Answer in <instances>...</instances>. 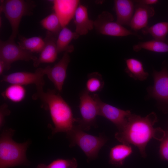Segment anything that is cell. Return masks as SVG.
<instances>
[{
    "label": "cell",
    "mask_w": 168,
    "mask_h": 168,
    "mask_svg": "<svg viewBox=\"0 0 168 168\" xmlns=\"http://www.w3.org/2000/svg\"><path fill=\"white\" fill-rule=\"evenodd\" d=\"M79 2L77 0L53 1L54 12L58 17L63 28L66 26L74 18Z\"/></svg>",
    "instance_id": "4fadbf2b"
},
{
    "label": "cell",
    "mask_w": 168,
    "mask_h": 168,
    "mask_svg": "<svg viewBox=\"0 0 168 168\" xmlns=\"http://www.w3.org/2000/svg\"><path fill=\"white\" fill-rule=\"evenodd\" d=\"M67 133L70 142V147L78 146L89 160L98 157L100 150L107 141L106 138L103 135L95 136L85 132L78 125H74Z\"/></svg>",
    "instance_id": "277c9868"
},
{
    "label": "cell",
    "mask_w": 168,
    "mask_h": 168,
    "mask_svg": "<svg viewBox=\"0 0 168 168\" xmlns=\"http://www.w3.org/2000/svg\"><path fill=\"white\" fill-rule=\"evenodd\" d=\"M36 5L33 1L23 0H6L1 1L0 11L8 20L12 28L9 38L15 40L18 33L22 17L30 16Z\"/></svg>",
    "instance_id": "5b68a950"
},
{
    "label": "cell",
    "mask_w": 168,
    "mask_h": 168,
    "mask_svg": "<svg viewBox=\"0 0 168 168\" xmlns=\"http://www.w3.org/2000/svg\"><path fill=\"white\" fill-rule=\"evenodd\" d=\"M112 14L108 11L103 12L94 21V26L99 33L114 36H125L133 35L139 37L116 21L114 22Z\"/></svg>",
    "instance_id": "ba28073f"
},
{
    "label": "cell",
    "mask_w": 168,
    "mask_h": 168,
    "mask_svg": "<svg viewBox=\"0 0 168 168\" xmlns=\"http://www.w3.org/2000/svg\"><path fill=\"white\" fill-rule=\"evenodd\" d=\"M80 35L75 32H72L66 26L63 27L58 35L56 40V46L58 53H71L73 51L74 47L70 44L73 39H76Z\"/></svg>",
    "instance_id": "ac0fdd59"
},
{
    "label": "cell",
    "mask_w": 168,
    "mask_h": 168,
    "mask_svg": "<svg viewBox=\"0 0 168 168\" xmlns=\"http://www.w3.org/2000/svg\"><path fill=\"white\" fill-rule=\"evenodd\" d=\"M68 53H64L61 59L52 67L48 66L42 68L43 72L53 83L56 90L62 91L64 82L67 77V71L70 62Z\"/></svg>",
    "instance_id": "7c38bea8"
},
{
    "label": "cell",
    "mask_w": 168,
    "mask_h": 168,
    "mask_svg": "<svg viewBox=\"0 0 168 168\" xmlns=\"http://www.w3.org/2000/svg\"><path fill=\"white\" fill-rule=\"evenodd\" d=\"M18 45L21 48L33 53H40L43 48L45 42L40 36L26 38L18 35Z\"/></svg>",
    "instance_id": "44dd1931"
},
{
    "label": "cell",
    "mask_w": 168,
    "mask_h": 168,
    "mask_svg": "<svg viewBox=\"0 0 168 168\" xmlns=\"http://www.w3.org/2000/svg\"><path fill=\"white\" fill-rule=\"evenodd\" d=\"M144 34H149L155 40L166 41L168 34V22H160L142 29Z\"/></svg>",
    "instance_id": "cb8c5ba5"
},
{
    "label": "cell",
    "mask_w": 168,
    "mask_h": 168,
    "mask_svg": "<svg viewBox=\"0 0 168 168\" xmlns=\"http://www.w3.org/2000/svg\"><path fill=\"white\" fill-rule=\"evenodd\" d=\"M3 98L14 103L23 101L25 98L26 90L24 86L17 84H10L1 94Z\"/></svg>",
    "instance_id": "7402d4cb"
},
{
    "label": "cell",
    "mask_w": 168,
    "mask_h": 168,
    "mask_svg": "<svg viewBox=\"0 0 168 168\" xmlns=\"http://www.w3.org/2000/svg\"><path fill=\"white\" fill-rule=\"evenodd\" d=\"M134 1L130 0H115L114 8L116 21L123 26H129L135 10Z\"/></svg>",
    "instance_id": "2e32d148"
},
{
    "label": "cell",
    "mask_w": 168,
    "mask_h": 168,
    "mask_svg": "<svg viewBox=\"0 0 168 168\" xmlns=\"http://www.w3.org/2000/svg\"><path fill=\"white\" fill-rule=\"evenodd\" d=\"M132 152L133 149L130 145L122 143L116 145L110 149L109 162L114 166H121Z\"/></svg>",
    "instance_id": "d6986e66"
},
{
    "label": "cell",
    "mask_w": 168,
    "mask_h": 168,
    "mask_svg": "<svg viewBox=\"0 0 168 168\" xmlns=\"http://www.w3.org/2000/svg\"><path fill=\"white\" fill-rule=\"evenodd\" d=\"M37 57L33 53L21 48L16 44L14 40L9 38L0 42V61L4 63L5 70H9L11 64L18 61L35 60Z\"/></svg>",
    "instance_id": "8992f818"
},
{
    "label": "cell",
    "mask_w": 168,
    "mask_h": 168,
    "mask_svg": "<svg viewBox=\"0 0 168 168\" xmlns=\"http://www.w3.org/2000/svg\"><path fill=\"white\" fill-rule=\"evenodd\" d=\"M96 98L99 106V115L102 116L113 123L119 131L121 130L131 114L130 110H124L103 102L98 95Z\"/></svg>",
    "instance_id": "8fae6325"
},
{
    "label": "cell",
    "mask_w": 168,
    "mask_h": 168,
    "mask_svg": "<svg viewBox=\"0 0 168 168\" xmlns=\"http://www.w3.org/2000/svg\"><path fill=\"white\" fill-rule=\"evenodd\" d=\"M135 2L140 3L147 6L156 4L159 1L158 0H139L134 1Z\"/></svg>",
    "instance_id": "f546056e"
},
{
    "label": "cell",
    "mask_w": 168,
    "mask_h": 168,
    "mask_svg": "<svg viewBox=\"0 0 168 168\" xmlns=\"http://www.w3.org/2000/svg\"><path fill=\"white\" fill-rule=\"evenodd\" d=\"M96 94H90L85 90L80 96L79 108L82 116L78 125L84 131L89 130L96 124V117L99 115V106Z\"/></svg>",
    "instance_id": "52a82bcc"
},
{
    "label": "cell",
    "mask_w": 168,
    "mask_h": 168,
    "mask_svg": "<svg viewBox=\"0 0 168 168\" xmlns=\"http://www.w3.org/2000/svg\"><path fill=\"white\" fill-rule=\"evenodd\" d=\"M159 153L161 159L168 162V128L161 141Z\"/></svg>",
    "instance_id": "83f0119b"
},
{
    "label": "cell",
    "mask_w": 168,
    "mask_h": 168,
    "mask_svg": "<svg viewBox=\"0 0 168 168\" xmlns=\"http://www.w3.org/2000/svg\"><path fill=\"white\" fill-rule=\"evenodd\" d=\"M134 2L136 3L134 12L129 26L136 31L147 26L148 20L154 16L155 11L151 6Z\"/></svg>",
    "instance_id": "9a60e30c"
},
{
    "label": "cell",
    "mask_w": 168,
    "mask_h": 168,
    "mask_svg": "<svg viewBox=\"0 0 168 168\" xmlns=\"http://www.w3.org/2000/svg\"><path fill=\"white\" fill-rule=\"evenodd\" d=\"M104 85L101 75L97 72H93L88 75L85 90L89 93L95 94L101 91Z\"/></svg>",
    "instance_id": "d4e9b609"
},
{
    "label": "cell",
    "mask_w": 168,
    "mask_h": 168,
    "mask_svg": "<svg viewBox=\"0 0 168 168\" xmlns=\"http://www.w3.org/2000/svg\"><path fill=\"white\" fill-rule=\"evenodd\" d=\"M14 130H4L0 137V168H9L28 163L26 151L30 142L22 143L14 141L12 138Z\"/></svg>",
    "instance_id": "3957f363"
},
{
    "label": "cell",
    "mask_w": 168,
    "mask_h": 168,
    "mask_svg": "<svg viewBox=\"0 0 168 168\" xmlns=\"http://www.w3.org/2000/svg\"><path fill=\"white\" fill-rule=\"evenodd\" d=\"M157 121L154 112L145 117L131 114L124 127L116 133L115 138L121 143L135 145L142 156L145 157L146 147L150 141L153 138L161 141L165 135V131L161 128H154Z\"/></svg>",
    "instance_id": "6da1fadb"
},
{
    "label": "cell",
    "mask_w": 168,
    "mask_h": 168,
    "mask_svg": "<svg viewBox=\"0 0 168 168\" xmlns=\"http://www.w3.org/2000/svg\"><path fill=\"white\" fill-rule=\"evenodd\" d=\"M154 84L147 89L149 96L164 105L168 106V70L166 66L159 71L154 70Z\"/></svg>",
    "instance_id": "9c48e42d"
},
{
    "label": "cell",
    "mask_w": 168,
    "mask_h": 168,
    "mask_svg": "<svg viewBox=\"0 0 168 168\" xmlns=\"http://www.w3.org/2000/svg\"><path fill=\"white\" fill-rule=\"evenodd\" d=\"M11 111L8 105L5 103L2 104L0 106V127L2 128L4 124L6 117L9 115Z\"/></svg>",
    "instance_id": "f1b7e54d"
},
{
    "label": "cell",
    "mask_w": 168,
    "mask_h": 168,
    "mask_svg": "<svg viewBox=\"0 0 168 168\" xmlns=\"http://www.w3.org/2000/svg\"><path fill=\"white\" fill-rule=\"evenodd\" d=\"M77 165L76 159L73 157L68 159H58L48 165L40 164L36 168H77Z\"/></svg>",
    "instance_id": "4316f807"
},
{
    "label": "cell",
    "mask_w": 168,
    "mask_h": 168,
    "mask_svg": "<svg viewBox=\"0 0 168 168\" xmlns=\"http://www.w3.org/2000/svg\"><path fill=\"white\" fill-rule=\"evenodd\" d=\"M125 61L126 66L125 71L130 77L140 81L147 79L149 74L145 71L141 61L133 58L126 59Z\"/></svg>",
    "instance_id": "ffe728a7"
},
{
    "label": "cell",
    "mask_w": 168,
    "mask_h": 168,
    "mask_svg": "<svg viewBox=\"0 0 168 168\" xmlns=\"http://www.w3.org/2000/svg\"><path fill=\"white\" fill-rule=\"evenodd\" d=\"M44 74L42 68H39L34 72L21 71L3 75L1 82L22 86L35 84L36 88H43L45 84Z\"/></svg>",
    "instance_id": "30bf717a"
},
{
    "label": "cell",
    "mask_w": 168,
    "mask_h": 168,
    "mask_svg": "<svg viewBox=\"0 0 168 168\" xmlns=\"http://www.w3.org/2000/svg\"><path fill=\"white\" fill-rule=\"evenodd\" d=\"M56 36L50 32L47 31L44 39V46L39 57L33 61L34 67H38L41 63H53L57 59L58 53L56 46Z\"/></svg>",
    "instance_id": "5bb4252c"
},
{
    "label": "cell",
    "mask_w": 168,
    "mask_h": 168,
    "mask_svg": "<svg viewBox=\"0 0 168 168\" xmlns=\"http://www.w3.org/2000/svg\"><path fill=\"white\" fill-rule=\"evenodd\" d=\"M33 96V99H39L43 106L49 111L54 125L52 134L67 133L73 127L74 123L79 119L73 117L72 109L60 95L54 90L48 89L46 92L43 88H37Z\"/></svg>",
    "instance_id": "7a4b0ae2"
},
{
    "label": "cell",
    "mask_w": 168,
    "mask_h": 168,
    "mask_svg": "<svg viewBox=\"0 0 168 168\" xmlns=\"http://www.w3.org/2000/svg\"><path fill=\"white\" fill-rule=\"evenodd\" d=\"M133 50L138 52L142 49L157 53L168 52V42L154 39L139 42L133 46Z\"/></svg>",
    "instance_id": "603a6c76"
},
{
    "label": "cell",
    "mask_w": 168,
    "mask_h": 168,
    "mask_svg": "<svg viewBox=\"0 0 168 168\" xmlns=\"http://www.w3.org/2000/svg\"><path fill=\"white\" fill-rule=\"evenodd\" d=\"M40 23L48 31L56 35H58L63 28L58 17L54 12L42 19Z\"/></svg>",
    "instance_id": "484cf974"
},
{
    "label": "cell",
    "mask_w": 168,
    "mask_h": 168,
    "mask_svg": "<svg viewBox=\"0 0 168 168\" xmlns=\"http://www.w3.org/2000/svg\"><path fill=\"white\" fill-rule=\"evenodd\" d=\"M5 70V66L3 63L0 61V74L2 75L4 71Z\"/></svg>",
    "instance_id": "4dcf8cb0"
},
{
    "label": "cell",
    "mask_w": 168,
    "mask_h": 168,
    "mask_svg": "<svg viewBox=\"0 0 168 168\" xmlns=\"http://www.w3.org/2000/svg\"><path fill=\"white\" fill-rule=\"evenodd\" d=\"M76 26L75 32L79 35L87 34L94 27V21L88 17L87 8L85 6L79 4L74 16Z\"/></svg>",
    "instance_id": "e0dca14e"
}]
</instances>
